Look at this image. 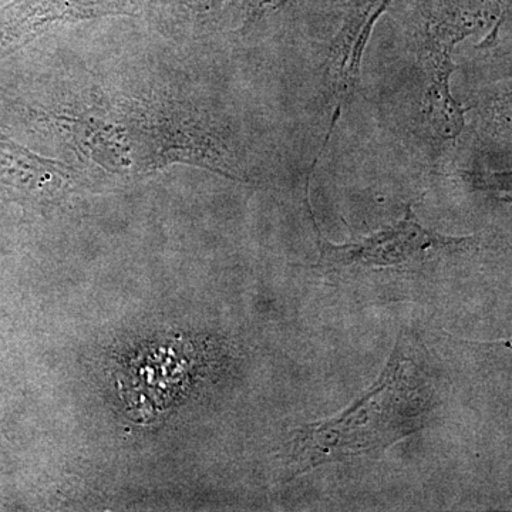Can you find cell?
<instances>
[{"label":"cell","instance_id":"2","mask_svg":"<svg viewBox=\"0 0 512 512\" xmlns=\"http://www.w3.org/2000/svg\"><path fill=\"white\" fill-rule=\"evenodd\" d=\"M320 256L315 268L336 271L348 266H380V268H414L441 255L456 254L476 247L477 239L451 238L421 227L412 210L392 227L370 237L348 244L335 245L320 235Z\"/></svg>","mask_w":512,"mask_h":512},{"label":"cell","instance_id":"3","mask_svg":"<svg viewBox=\"0 0 512 512\" xmlns=\"http://www.w3.org/2000/svg\"><path fill=\"white\" fill-rule=\"evenodd\" d=\"M481 13V12H480ZM480 13L461 12L456 3H444L440 16L427 23L420 39L421 62L429 74L426 92L427 116L431 126L443 137H456L463 128V111L450 93L453 73L451 52L458 40L474 32L480 23Z\"/></svg>","mask_w":512,"mask_h":512},{"label":"cell","instance_id":"1","mask_svg":"<svg viewBox=\"0 0 512 512\" xmlns=\"http://www.w3.org/2000/svg\"><path fill=\"white\" fill-rule=\"evenodd\" d=\"M430 410L427 383L397 345L376 383L346 412L292 431L295 474L346 458L380 457L420 430Z\"/></svg>","mask_w":512,"mask_h":512}]
</instances>
